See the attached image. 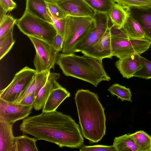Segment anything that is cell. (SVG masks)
<instances>
[{
    "mask_svg": "<svg viewBox=\"0 0 151 151\" xmlns=\"http://www.w3.org/2000/svg\"><path fill=\"white\" fill-rule=\"evenodd\" d=\"M23 135L53 143L60 147L80 148L84 139L79 125L70 116L56 110L28 116L20 125Z\"/></svg>",
    "mask_w": 151,
    "mask_h": 151,
    "instance_id": "1",
    "label": "cell"
},
{
    "mask_svg": "<svg viewBox=\"0 0 151 151\" xmlns=\"http://www.w3.org/2000/svg\"><path fill=\"white\" fill-rule=\"evenodd\" d=\"M75 99L83 136L91 142H98L105 135L106 128L104 109L97 94L78 89Z\"/></svg>",
    "mask_w": 151,
    "mask_h": 151,
    "instance_id": "2",
    "label": "cell"
},
{
    "mask_svg": "<svg viewBox=\"0 0 151 151\" xmlns=\"http://www.w3.org/2000/svg\"><path fill=\"white\" fill-rule=\"evenodd\" d=\"M56 64L65 76L85 81L95 87L102 81L111 80L104 69L102 60L86 55L59 54Z\"/></svg>",
    "mask_w": 151,
    "mask_h": 151,
    "instance_id": "3",
    "label": "cell"
},
{
    "mask_svg": "<svg viewBox=\"0 0 151 151\" xmlns=\"http://www.w3.org/2000/svg\"><path fill=\"white\" fill-rule=\"evenodd\" d=\"M15 24L20 31L29 37L43 40L51 45L57 32L53 24L25 11Z\"/></svg>",
    "mask_w": 151,
    "mask_h": 151,
    "instance_id": "4",
    "label": "cell"
},
{
    "mask_svg": "<svg viewBox=\"0 0 151 151\" xmlns=\"http://www.w3.org/2000/svg\"><path fill=\"white\" fill-rule=\"evenodd\" d=\"M92 21L90 17L67 16L62 53H74V48L88 34Z\"/></svg>",
    "mask_w": 151,
    "mask_h": 151,
    "instance_id": "5",
    "label": "cell"
},
{
    "mask_svg": "<svg viewBox=\"0 0 151 151\" xmlns=\"http://www.w3.org/2000/svg\"><path fill=\"white\" fill-rule=\"evenodd\" d=\"M36 50L33 60L37 73L54 69L58 56L59 52L47 42L33 37H28Z\"/></svg>",
    "mask_w": 151,
    "mask_h": 151,
    "instance_id": "6",
    "label": "cell"
},
{
    "mask_svg": "<svg viewBox=\"0 0 151 151\" xmlns=\"http://www.w3.org/2000/svg\"><path fill=\"white\" fill-rule=\"evenodd\" d=\"M36 70L25 66L16 73L11 83L0 91V98L14 102L30 84L37 73Z\"/></svg>",
    "mask_w": 151,
    "mask_h": 151,
    "instance_id": "7",
    "label": "cell"
},
{
    "mask_svg": "<svg viewBox=\"0 0 151 151\" xmlns=\"http://www.w3.org/2000/svg\"><path fill=\"white\" fill-rule=\"evenodd\" d=\"M109 20L108 14L95 12L89 31L75 46L73 53L82 52L96 43L109 28Z\"/></svg>",
    "mask_w": 151,
    "mask_h": 151,
    "instance_id": "8",
    "label": "cell"
},
{
    "mask_svg": "<svg viewBox=\"0 0 151 151\" xmlns=\"http://www.w3.org/2000/svg\"><path fill=\"white\" fill-rule=\"evenodd\" d=\"M111 44L113 56L120 59L132 55H140L149 49L151 42L145 38H111Z\"/></svg>",
    "mask_w": 151,
    "mask_h": 151,
    "instance_id": "9",
    "label": "cell"
},
{
    "mask_svg": "<svg viewBox=\"0 0 151 151\" xmlns=\"http://www.w3.org/2000/svg\"><path fill=\"white\" fill-rule=\"evenodd\" d=\"M33 108V105L25 106L0 98V121L14 124L28 117Z\"/></svg>",
    "mask_w": 151,
    "mask_h": 151,
    "instance_id": "10",
    "label": "cell"
},
{
    "mask_svg": "<svg viewBox=\"0 0 151 151\" xmlns=\"http://www.w3.org/2000/svg\"><path fill=\"white\" fill-rule=\"evenodd\" d=\"M57 3L68 16L93 18L95 13L84 0H61Z\"/></svg>",
    "mask_w": 151,
    "mask_h": 151,
    "instance_id": "11",
    "label": "cell"
},
{
    "mask_svg": "<svg viewBox=\"0 0 151 151\" xmlns=\"http://www.w3.org/2000/svg\"><path fill=\"white\" fill-rule=\"evenodd\" d=\"M109 28L102 37L95 44L83 51L82 53L100 60L111 58V39Z\"/></svg>",
    "mask_w": 151,
    "mask_h": 151,
    "instance_id": "12",
    "label": "cell"
},
{
    "mask_svg": "<svg viewBox=\"0 0 151 151\" xmlns=\"http://www.w3.org/2000/svg\"><path fill=\"white\" fill-rule=\"evenodd\" d=\"M138 54L133 55L119 59L115 64L124 78L129 79L142 68Z\"/></svg>",
    "mask_w": 151,
    "mask_h": 151,
    "instance_id": "13",
    "label": "cell"
},
{
    "mask_svg": "<svg viewBox=\"0 0 151 151\" xmlns=\"http://www.w3.org/2000/svg\"><path fill=\"white\" fill-rule=\"evenodd\" d=\"M60 77V75L59 73H50L45 84L40 90L36 97L33 104L35 110H39L43 108L52 90L60 85L57 80Z\"/></svg>",
    "mask_w": 151,
    "mask_h": 151,
    "instance_id": "14",
    "label": "cell"
},
{
    "mask_svg": "<svg viewBox=\"0 0 151 151\" xmlns=\"http://www.w3.org/2000/svg\"><path fill=\"white\" fill-rule=\"evenodd\" d=\"M70 96V93L59 85L50 92L42 108V111L51 112L56 110L61 103Z\"/></svg>",
    "mask_w": 151,
    "mask_h": 151,
    "instance_id": "15",
    "label": "cell"
},
{
    "mask_svg": "<svg viewBox=\"0 0 151 151\" xmlns=\"http://www.w3.org/2000/svg\"><path fill=\"white\" fill-rule=\"evenodd\" d=\"M50 73L49 70L37 73L27 87L20 93L14 102L19 103L24 97L31 94L36 96L45 84Z\"/></svg>",
    "mask_w": 151,
    "mask_h": 151,
    "instance_id": "16",
    "label": "cell"
},
{
    "mask_svg": "<svg viewBox=\"0 0 151 151\" xmlns=\"http://www.w3.org/2000/svg\"><path fill=\"white\" fill-rule=\"evenodd\" d=\"M13 124L0 121V151H16Z\"/></svg>",
    "mask_w": 151,
    "mask_h": 151,
    "instance_id": "17",
    "label": "cell"
},
{
    "mask_svg": "<svg viewBox=\"0 0 151 151\" xmlns=\"http://www.w3.org/2000/svg\"><path fill=\"white\" fill-rule=\"evenodd\" d=\"M25 11L32 15L52 24L46 1L26 0Z\"/></svg>",
    "mask_w": 151,
    "mask_h": 151,
    "instance_id": "18",
    "label": "cell"
},
{
    "mask_svg": "<svg viewBox=\"0 0 151 151\" xmlns=\"http://www.w3.org/2000/svg\"><path fill=\"white\" fill-rule=\"evenodd\" d=\"M130 10L144 31L145 38L151 42V9L144 10L131 8Z\"/></svg>",
    "mask_w": 151,
    "mask_h": 151,
    "instance_id": "19",
    "label": "cell"
},
{
    "mask_svg": "<svg viewBox=\"0 0 151 151\" xmlns=\"http://www.w3.org/2000/svg\"><path fill=\"white\" fill-rule=\"evenodd\" d=\"M130 38H145V33L138 22L133 17L130 10L122 28Z\"/></svg>",
    "mask_w": 151,
    "mask_h": 151,
    "instance_id": "20",
    "label": "cell"
},
{
    "mask_svg": "<svg viewBox=\"0 0 151 151\" xmlns=\"http://www.w3.org/2000/svg\"><path fill=\"white\" fill-rule=\"evenodd\" d=\"M130 10L115 3L108 13L112 24L122 28Z\"/></svg>",
    "mask_w": 151,
    "mask_h": 151,
    "instance_id": "21",
    "label": "cell"
},
{
    "mask_svg": "<svg viewBox=\"0 0 151 151\" xmlns=\"http://www.w3.org/2000/svg\"><path fill=\"white\" fill-rule=\"evenodd\" d=\"M134 141L137 151H151V136L140 130L129 134Z\"/></svg>",
    "mask_w": 151,
    "mask_h": 151,
    "instance_id": "22",
    "label": "cell"
},
{
    "mask_svg": "<svg viewBox=\"0 0 151 151\" xmlns=\"http://www.w3.org/2000/svg\"><path fill=\"white\" fill-rule=\"evenodd\" d=\"M112 145L116 151H137L134 142L129 134L115 137Z\"/></svg>",
    "mask_w": 151,
    "mask_h": 151,
    "instance_id": "23",
    "label": "cell"
},
{
    "mask_svg": "<svg viewBox=\"0 0 151 151\" xmlns=\"http://www.w3.org/2000/svg\"><path fill=\"white\" fill-rule=\"evenodd\" d=\"M37 140L35 138H31L23 135L14 137L16 151H38L36 145Z\"/></svg>",
    "mask_w": 151,
    "mask_h": 151,
    "instance_id": "24",
    "label": "cell"
},
{
    "mask_svg": "<svg viewBox=\"0 0 151 151\" xmlns=\"http://www.w3.org/2000/svg\"><path fill=\"white\" fill-rule=\"evenodd\" d=\"M14 27L0 37V60L10 51L15 43L13 35Z\"/></svg>",
    "mask_w": 151,
    "mask_h": 151,
    "instance_id": "25",
    "label": "cell"
},
{
    "mask_svg": "<svg viewBox=\"0 0 151 151\" xmlns=\"http://www.w3.org/2000/svg\"><path fill=\"white\" fill-rule=\"evenodd\" d=\"M95 12L108 14L115 2L114 0H84Z\"/></svg>",
    "mask_w": 151,
    "mask_h": 151,
    "instance_id": "26",
    "label": "cell"
},
{
    "mask_svg": "<svg viewBox=\"0 0 151 151\" xmlns=\"http://www.w3.org/2000/svg\"><path fill=\"white\" fill-rule=\"evenodd\" d=\"M126 8H135L147 10L151 9V0H114Z\"/></svg>",
    "mask_w": 151,
    "mask_h": 151,
    "instance_id": "27",
    "label": "cell"
},
{
    "mask_svg": "<svg viewBox=\"0 0 151 151\" xmlns=\"http://www.w3.org/2000/svg\"><path fill=\"white\" fill-rule=\"evenodd\" d=\"M113 95L117 96L123 101H128L132 102L131 97L132 96L130 90L124 86L119 84H114L108 90Z\"/></svg>",
    "mask_w": 151,
    "mask_h": 151,
    "instance_id": "28",
    "label": "cell"
},
{
    "mask_svg": "<svg viewBox=\"0 0 151 151\" xmlns=\"http://www.w3.org/2000/svg\"><path fill=\"white\" fill-rule=\"evenodd\" d=\"M139 60L142 65L141 68L136 72L134 77L146 79L151 78V62L138 55Z\"/></svg>",
    "mask_w": 151,
    "mask_h": 151,
    "instance_id": "29",
    "label": "cell"
},
{
    "mask_svg": "<svg viewBox=\"0 0 151 151\" xmlns=\"http://www.w3.org/2000/svg\"><path fill=\"white\" fill-rule=\"evenodd\" d=\"M17 20L9 14H6L0 20V37L14 27Z\"/></svg>",
    "mask_w": 151,
    "mask_h": 151,
    "instance_id": "30",
    "label": "cell"
},
{
    "mask_svg": "<svg viewBox=\"0 0 151 151\" xmlns=\"http://www.w3.org/2000/svg\"><path fill=\"white\" fill-rule=\"evenodd\" d=\"M46 2L49 12L51 15L58 18L66 17L68 16L57 3Z\"/></svg>",
    "mask_w": 151,
    "mask_h": 151,
    "instance_id": "31",
    "label": "cell"
},
{
    "mask_svg": "<svg viewBox=\"0 0 151 151\" xmlns=\"http://www.w3.org/2000/svg\"><path fill=\"white\" fill-rule=\"evenodd\" d=\"M50 14L52 22V24L57 33L64 37L65 30L66 17L58 18L51 15L50 13Z\"/></svg>",
    "mask_w": 151,
    "mask_h": 151,
    "instance_id": "32",
    "label": "cell"
},
{
    "mask_svg": "<svg viewBox=\"0 0 151 151\" xmlns=\"http://www.w3.org/2000/svg\"><path fill=\"white\" fill-rule=\"evenodd\" d=\"M79 149L80 151H116L113 145H97L85 146L84 145Z\"/></svg>",
    "mask_w": 151,
    "mask_h": 151,
    "instance_id": "33",
    "label": "cell"
},
{
    "mask_svg": "<svg viewBox=\"0 0 151 151\" xmlns=\"http://www.w3.org/2000/svg\"><path fill=\"white\" fill-rule=\"evenodd\" d=\"M109 31L111 38L118 39L130 38L122 28H119L112 24L109 26Z\"/></svg>",
    "mask_w": 151,
    "mask_h": 151,
    "instance_id": "34",
    "label": "cell"
},
{
    "mask_svg": "<svg viewBox=\"0 0 151 151\" xmlns=\"http://www.w3.org/2000/svg\"><path fill=\"white\" fill-rule=\"evenodd\" d=\"M63 40L64 37L57 33L53 39L51 45L57 51H62Z\"/></svg>",
    "mask_w": 151,
    "mask_h": 151,
    "instance_id": "35",
    "label": "cell"
},
{
    "mask_svg": "<svg viewBox=\"0 0 151 151\" xmlns=\"http://www.w3.org/2000/svg\"><path fill=\"white\" fill-rule=\"evenodd\" d=\"M0 6L7 12L12 11L17 7V4L13 0H0Z\"/></svg>",
    "mask_w": 151,
    "mask_h": 151,
    "instance_id": "36",
    "label": "cell"
},
{
    "mask_svg": "<svg viewBox=\"0 0 151 151\" xmlns=\"http://www.w3.org/2000/svg\"><path fill=\"white\" fill-rule=\"evenodd\" d=\"M36 96L33 94L29 95L24 97L18 103L25 106H32L35 101Z\"/></svg>",
    "mask_w": 151,
    "mask_h": 151,
    "instance_id": "37",
    "label": "cell"
},
{
    "mask_svg": "<svg viewBox=\"0 0 151 151\" xmlns=\"http://www.w3.org/2000/svg\"><path fill=\"white\" fill-rule=\"evenodd\" d=\"M7 12L4 10L3 9L0 7V18L1 20L6 14Z\"/></svg>",
    "mask_w": 151,
    "mask_h": 151,
    "instance_id": "38",
    "label": "cell"
},
{
    "mask_svg": "<svg viewBox=\"0 0 151 151\" xmlns=\"http://www.w3.org/2000/svg\"><path fill=\"white\" fill-rule=\"evenodd\" d=\"M46 2L57 3L61 0H44Z\"/></svg>",
    "mask_w": 151,
    "mask_h": 151,
    "instance_id": "39",
    "label": "cell"
}]
</instances>
